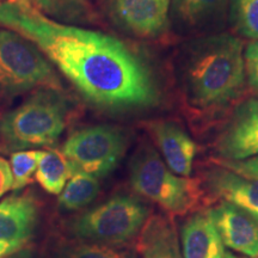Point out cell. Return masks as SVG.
Instances as JSON below:
<instances>
[{
  "instance_id": "obj_1",
  "label": "cell",
  "mask_w": 258,
  "mask_h": 258,
  "mask_svg": "<svg viewBox=\"0 0 258 258\" xmlns=\"http://www.w3.org/2000/svg\"><path fill=\"white\" fill-rule=\"evenodd\" d=\"M0 27L31 41L97 108L138 110L159 102L147 64L111 35L53 21L29 0L0 3Z\"/></svg>"
},
{
  "instance_id": "obj_18",
  "label": "cell",
  "mask_w": 258,
  "mask_h": 258,
  "mask_svg": "<svg viewBox=\"0 0 258 258\" xmlns=\"http://www.w3.org/2000/svg\"><path fill=\"white\" fill-rule=\"evenodd\" d=\"M41 14L63 24H89L96 21L90 0H29Z\"/></svg>"
},
{
  "instance_id": "obj_9",
  "label": "cell",
  "mask_w": 258,
  "mask_h": 258,
  "mask_svg": "<svg viewBox=\"0 0 258 258\" xmlns=\"http://www.w3.org/2000/svg\"><path fill=\"white\" fill-rule=\"evenodd\" d=\"M225 160H243L258 154V99H249L235 108L215 143Z\"/></svg>"
},
{
  "instance_id": "obj_29",
  "label": "cell",
  "mask_w": 258,
  "mask_h": 258,
  "mask_svg": "<svg viewBox=\"0 0 258 258\" xmlns=\"http://www.w3.org/2000/svg\"><path fill=\"white\" fill-rule=\"evenodd\" d=\"M4 2H6V0H0V3H4Z\"/></svg>"
},
{
  "instance_id": "obj_24",
  "label": "cell",
  "mask_w": 258,
  "mask_h": 258,
  "mask_svg": "<svg viewBox=\"0 0 258 258\" xmlns=\"http://www.w3.org/2000/svg\"><path fill=\"white\" fill-rule=\"evenodd\" d=\"M221 166L228 169L238 175L247 178L258 179V156L243 160H222L219 161Z\"/></svg>"
},
{
  "instance_id": "obj_19",
  "label": "cell",
  "mask_w": 258,
  "mask_h": 258,
  "mask_svg": "<svg viewBox=\"0 0 258 258\" xmlns=\"http://www.w3.org/2000/svg\"><path fill=\"white\" fill-rule=\"evenodd\" d=\"M72 175V166L61 151L48 150L42 152L35 177L44 191L50 195H60Z\"/></svg>"
},
{
  "instance_id": "obj_26",
  "label": "cell",
  "mask_w": 258,
  "mask_h": 258,
  "mask_svg": "<svg viewBox=\"0 0 258 258\" xmlns=\"http://www.w3.org/2000/svg\"><path fill=\"white\" fill-rule=\"evenodd\" d=\"M15 252H17V251L15 250L12 245L6 243V241L0 240V258H6Z\"/></svg>"
},
{
  "instance_id": "obj_15",
  "label": "cell",
  "mask_w": 258,
  "mask_h": 258,
  "mask_svg": "<svg viewBox=\"0 0 258 258\" xmlns=\"http://www.w3.org/2000/svg\"><path fill=\"white\" fill-rule=\"evenodd\" d=\"M141 258H182L172 219L156 214L147 219L138 237Z\"/></svg>"
},
{
  "instance_id": "obj_20",
  "label": "cell",
  "mask_w": 258,
  "mask_h": 258,
  "mask_svg": "<svg viewBox=\"0 0 258 258\" xmlns=\"http://www.w3.org/2000/svg\"><path fill=\"white\" fill-rule=\"evenodd\" d=\"M101 191L98 178L76 172L69 179L59 195V207L62 211H79L92 203Z\"/></svg>"
},
{
  "instance_id": "obj_12",
  "label": "cell",
  "mask_w": 258,
  "mask_h": 258,
  "mask_svg": "<svg viewBox=\"0 0 258 258\" xmlns=\"http://www.w3.org/2000/svg\"><path fill=\"white\" fill-rule=\"evenodd\" d=\"M150 131L167 167L176 175L189 177L196 154V145L191 138L172 121L152 122Z\"/></svg>"
},
{
  "instance_id": "obj_27",
  "label": "cell",
  "mask_w": 258,
  "mask_h": 258,
  "mask_svg": "<svg viewBox=\"0 0 258 258\" xmlns=\"http://www.w3.org/2000/svg\"><path fill=\"white\" fill-rule=\"evenodd\" d=\"M6 258H36V256H35L34 252H32L31 250H28V249H22L17 251V252L10 254L9 257Z\"/></svg>"
},
{
  "instance_id": "obj_11",
  "label": "cell",
  "mask_w": 258,
  "mask_h": 258,
  "mask_svg": "<svg viewBox=\"0 0 258 258\" xmlns=\"http://www.w3.org/2000/svg\"><path fill=\"white\" fill-rule=\"evenodd\" d=\"M40 217L37 200L30 192L10 195L0 202V240L16 251L24 249L36 231Z\"/></svg>"
},
{
  "instance_id": "obj_23",
  "label": "cell",
  "mask_w": 258,
  "mask_h": 258,
  "mask_svg": "<svg viewBox=\"0 0 258 258\" xmlns=\"http://www.w3.org/2000/svg\"><path fill=\"white\" fill-rule=\"evenodd\" d=\"M244 67L250 88L258 95V40L250 42L245 48Z\"/></svg>"
},
{
  "instance_id": "obj_6",
  "label": "cell",
  "mask_w": 258,
  "mask_h": 258,
  "mask_svg": "<svg viewBox=\"0 0 258 258\" xmlns=\"http://www.w3.org/2000/svg\"><path fill=\"white\" fill-rule=\"evenodd\" d=\"M148 218L147 206L138 198L115 195L73 218L69 222V232L83 241L124 246L139 237Z\"/></svg>"
},
{
  "instance_id": "obj_22",
  "label": "cell",
  "mask_w": 258,
  "mask_h": 258,
  "mask_svg": "<svg viewBox=\"0 0 258 258\" xmlns=\"http://www.w3.org/2000/svg\"><path fill=\"white\" fill-rule=\"evenodd\" d=\"M42 152L43 151L41 150H25L11 153L10 166L14 177V183H12L14 191H19L31 182L32 176L36 173Z\"/></svg>"
},
{
  "instance_id": "obj_28",
  "label": "cell",
  "mask_w": 258,
  "mask_h": 258,
  "mask_svg": "<svg viewBox=\"0 0 258 258\" xmlns=\"http://www.w3.org/2000/svg\"><path fill=\"white\" fill-rule=\"evenodd\" d=\"M222 258H239V257L235 256V254L231 253V252H226V251H225V253H224V256H222Z\"/></svg>"
},
{
  "instance_id": "obj_5",
  "label": "cell",
  "mask_w": 258,
  "mask_h": 258,
  "mask_svg": "<svg viewBox=\"0 0 258 258\" xmlns=\"http://www.w3.org/2000/svg\"><path fill=\"white\" fill-rule=\"evenodd\" d=\"M43 88L62 89L53 63L28 38L0 28V103Z\"/></svg>"
},
{
  "instance_id": "obj_21",
  "label": "cell",
  "mask_w": 258,
  "mask_h": 258,
  "mask_svg": "<svg viewBox=\"0 0 258 258\" xmlns=\"http://www.w3.org/2000/svg\"><path fill=\"white\" fill-rule=\"evenodd\" d=\"M230 21L241 36L258 40V0H230Z\"/></svg>"
},
{
  "instance_id": "obj_4",
  "label": "cell",
  "mask_w": 258,
  "mask_h": 258,
  "mask_svg": "<svg viewBox=\"0 0 258 258\" xmlns=\"http://www.w3.org/2000/svg\"><path fill=\"white\" fill-rule=\"evenodd\" d=\"M133 190L172 215H184L202 202L200 182L176 176L150 144L137 148L129 163Z\"/></svg>"
},
{
  "instance_id": "obj_14",
  "label": "cell",
  "mask_w": 258,
  "mask_h": 258,
  "mask_svg": "<svg viewBox=\"0 0 258 258\" xmlns=\"http://www.w3.org/2000/svg\"><path fill=\"white\" fill-rule=\"evenodd\" d=\"M183 258H222L224 243L208 213H196L182 227Z\"/></svg>"
},
{
  "instance_id": "obj_7",
  "label": "cell",
  "mask_w": 258,
  "mask_h": 258,
  "mask_svg": "<svg viewBox=\"0 0 258 258\" xmlns=\"http://www.w3.org/2000/svg\"><path fill=\"white\" fill-rule=\"evenodd\" d=\"M128 143L124 129L108 124L91 125L73 132L61 152L70 161L73 173L82 172L102 178L117 167Z\"/></svg>"
},
{
  "instance_id": "obj_10",
  "label": "cell",
  "mask_w": 258,
  "mask_h": 258,
  "mask_svg": "<svg viewBox=\"0 0 258 258\" xmlns=\"http://www.w3.org/2000/svg\"><path fill=\"white\" fill-rule=\"evenodd\" d=\"M207 213L224 245L247 257H258L257 218L225 201Z\"/></svg>"
},
{
  "instance_id": "obj_16",
  "label": "cell",
  "mask_w": 258,
  "mask_h": 258,
  "mask_svg": "<svg viewBox=\"0 0 258 258\" xmlns=\"http://www.w3.org/2000/svg\"><path fill=\"white\" fill-rule=\"evenodd\" d=\"M227 4L228 0H171L170 16L180 31H200L218 22Z\"/></svg>"
},
{
  "instance_id": "obj_3",
  "label": "cell",
  "mask_w": 258,
  "mask_h": 258,
  "mask_svg": "<svg viewBox=\"0 0 258 258\" xmlns=\"http://www.w3.org/2000/svg\"><path fill=\"white\" fill-rule=\"evenodd\" d=\"M76 115V103L63 89L35 90L0 117V151L15 153L56 144Z\"/></svg>"
},
{
  "instance_id": "obj_8",
  "label": "cell",
  "mask_w": 258,
  "mask_h": 258,
  "mask_svg": "<svg viewBox=\"0 0 258 258\" xmlns=\"http://www.w3.org/2000/svg\"><path fill=\"white\" fill-rule=\"evenodd\" d=\"M171 0H108L112 21L128 34L154 38L169 28Z\"/></svg>"
},
{
  "instance_id": "obj_2",
  "label": "cell",
  "mask_w": 258,
  "mask_h": 258,
  "mask_svg": "<svg viewBox=\"0 0 258 258\" xmlns=\"http://www.w3.org/2000/svg\"><path fill=\"white\" fill-rule=\"evenodd\" d=\"M178 77L189 106L208 114L222 110L243 92V43L230 34L189 42L180 51Z\"/></svg>"
},
{
  "instance_id": "obj_25",
  "label": "cell",
  "mask_w": 258,
  "mask_h": 258,
  "mask_svg": "<svg viewBox=\"0 0 258 258\" xmlns=\"http://www.w3.org/2000/svg\"><path fill=\"white\" fill-rule=\"evenodd\" d=\"M12 183L14 177L10 163L5 158L0 157V198L4 196L9 190H12Z\"/></svg>"
},
{
  "instance_id": "obj_13",
  "label": "cell",
  "mask_w": 258,
  "mask_h": 258,
  "mask_svg": "<svg viewBox=\"0 0 258 258\" xmlns=\"http://www.w3.org/2000/svg\"><path fill=\"white\" fill-rule=\"evenodd\" d=\"M206 182L215 196L258 219V179L247 178L224 167L208 171Z\"/></svg>"
},
{
  "instance_id": "obj_17",
  "label": "cell",
  "mask_w": 258,
  "mask_h": 258,
  "mask_svg": "<svg viewBox=\"0 0 258 258\" xmlns=\"http://www.w3.org/2000/svg\"><path fill=\"white\" fill-rule=\"evenodd\" d=\"M43 258H137L128 246H111L72 239H53L46 247Z\"/></svg>"
}]
</instances>
